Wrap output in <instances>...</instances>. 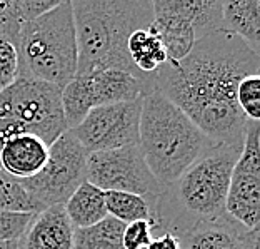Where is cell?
Instances as JSON below:
<instances>
[{"label":"cell","mask_w":260,"mask_h":249,"mask_svg":"<svg viewBox=\"0 0 260 249\" xmlns=\"http://www.w3.org/2000/svg\"><path fill=\"white\" fill-rule=\"evenodd\" d=\"M105 207L110 217L123 224L135 221H149L153 226L152 203L145 198L130 192L107 191L105 192Z\"/></svg>","instance_id":"obj_21"},{"label":"cell","mask_w":260,"mask_h":249,"mask_svg":"<svg viewBox=\"0 0 260 249\" xmlns=\"http://www.w3.org/2000/svg\"><path fill=\"white\" fill-rule=\"evenodd\" d=\"M60 0H0V37L15 45L27 22L55 9Z\"/></svg>","instance_id":"obj_18"},{"label":"cell","mask_w":260,"mask_h":249,"mask_svg":"<svg viewBox=\"0 0 260 249\" xmlns=\"http://www.w3.org/2000/svg\"><path fill=\"white\" fill-rule=\"evenodd\" d=\"M87 157L88 152L70 130L49 146V159L44 169L30 179L19 181L39 212L67 203L75 189L85 181Z\"/></svg>","instance_id":"obj_8"},{"label":"cell","mask_w":260,"mask_h":249,"mask_svg":"<svg viewBox=\"0 0 260 249\" xmlns=\"http://www.w3.org/2000/svg\"><path fill=\"white\" fill-rule=\"evenodd\" d=\"M222 27L242 39L250 49L260 52V0H223Z\"/></svg>","instance_id":"obj_16"},{"label":"cell","mask_w":260,"mask_h":249,"mask_svg":"<svg viewBox=\"0 0 260 249\" xmlns=\"http://www.w3.org/2000/svg\"><path fill=\"white\" fill-rule=\"evenodd\" d=\"M0 117L14 121L47 146L67 132L62 89L35 79H15L0 91Z\"/></svg>","instance_id":"obj_6"},{"label":"cell","mask_w":260,"mask_h":249,"mask_svg":"<svg viewBox=\"0 0 260 249\" xmlns=\"http://www.w3.org/2000/svg\"><path fill=\"white\" fill-rule=\"evenodd\" d=\"M17 79H35L63 89L77 74V39L72 4L27 22L15 42Z\"/></svg>","instance_id":"obj_5"},{"label":"cell","mask_w":260,"mask_h":249,"mask_svg":"<svg viewBox=\"0 0 260 249\" xmlns=\"http://www.w3.org/2000/svg\"><path fill=\"white\" fill-rule=\"evenodd\" d=\"M85 181L104 192L137 194L150 203L164 191V186L150 173L139 144L88 154Z\"/></svg>","instance_id":"obj_9"},{"label":"cell","mask_w":260,"mask_h":249,"mask_svg":"<svg viewBox=\"0 0 260 249\" xmlns=\"http://www.w3.org/2000/svg\"><path fill=\"white\" fill-rule=\"evenodd\" d=\"M74 226L63 204L37 212L23 234L15 241L17 249H74Z\"/></svg>","instance_id":"obj_14"},{"label":"cell","mask_w":260,"mask_h":249,"mask_svg":"<svg viewBox=\"0 0 260 249\" xmlns=\"http://www.w3.org/2000/svg\"><path fill=\"white\" fill-rule=\"evenodd\" d=\"M209 139L174 102L152 91L142 97L139 147L153 177L165 187L214 149Z\"/></svg>","instance_id":"obj_4"},{"label":"cell","mask_w":260,"mask_h":249,"mask_svg":"<svg viewBox=\"0 0 260 249\" xmlns=\"http://www.w3.org/2000/svg\"><path fill=\"white\" fill-rule=\"evenodd\" d=\"M63 209L74 229L90 228L109 216L105 207V192L87 181L75 189L63 204Z\"/></svg>","instance_id":"obj_17"},{"label":"cell","mask_w":260,"mask_h":249,"mask_svg":"<svg viewBox=\"0 0 260 249\" xmlns=\"http://www.w3.org/2000/svg\"><path fill=\"white\" fill-rule=\"evenodd\" d=\"M17 79V50L7 39L0 37V91Z\"/></svg>","instance_id":"obj_26"},{"label":"cell","mask_w":260,"mask_h":249,"mask_svg":"<svg viewBox=\"0 0 260 249\" xmlns=\"http://www.w3.org/2000/svg\"><path fill=\"white\" fill-rule=\"evenodd\" d=\"M125 224L107 216L90 228L74 231V249H123Z\"/></svg>","instance_id":"obj_20"},{"label":"cell","mask_w":260,"mask_h":249,"mask_svg":"<svg viewBox=\"0 0 260 249\" xmlns=\"http://www.w3.org/2000/svg\"><path fill=\"white\" fill-rule=\"evenodd\" d=\"M49 146L34 134L20 132L10 137L0 151V171L17 181L30 179L44 169Z\"/></svg>","instance_id":"obj_15"},{"label":"cell","mask_w":260,"mask_h":249,"mask_svg":"<svg viewBox=\"0 0 260 249\" xmlns=\"http://www.w3.org/2000/svg\"><path fill=\"white\" fill-rule=\"evenodd\" d=\"M0 249H17L15 242H0Z\"/></svg>","instance_id":"obj_29"},{"label":"cell","mask_w":260,"mask_h":249,"mask_svg":"<svg viewBox=\"0 0 260 249\" xmlns=\"http://www.w3.org/2000/svg\"><path fill=\"white\" fill-rule=\"evenodd\" d=\"M20 132H27V130L23 129L20 124H17L14 121H9V119H2V117H0V151H2L5 142H7L10 137H14V135L20 134Z\"/></svg>","instance_id":"obj_28"},{"label":"cell","mask_w":260,"mask_h":249,"mask_svg":"<svg viewBox=\"0 0 260 249\" xmlns=\"http://www.w3.org/2000/svg\"><path fill=\"white\" fill-rule=\"evenodd\" d=\"M140 112L142 99L102 105L92 109L70 132L88 154L135 146L139 144Z\"/></svg>","instance_id":"obj_10"},{"label":"cell","mask_w":260,"mask_h":249,"mask_svg":"<svg viewBox=\"0 0 260 249\" xmlns=\"http://www.w3.org/2000/svg\"><path fill=\"white\" fill-rule=\"evenodd\" d=\"M237 104L249 121H260V75H247L237 87Z\"/></svg>","instance_id":"obj_23"},{"label":"cell","mask_w":260,"mask_h":249,"mask_svg":"<svg viewBox=\"0 0 260 249\" xmlns=\"http://www.w3.org/2000/svg\"><path fill=\"white\" fill-rule=\"evenodd\" d=\"M152 91L149 82L122 70L107 69L75 75L62 89V109L67 129L79 126L92 109L137 100Z\"/></svg>","instance_id":"obj_7"},{"label":"cell","mask_w":260,"mask_h":249,"mask_svg":"<svg viewBox=\"0 0 260 249\" xmlns=\"http://www.w3.org/2000/svg\"><path fill=\"white\" fill-rule=\"evenodd\" d=\"M127 52L134 67L147 80H152V75L169 62L160 39L152 29H140L130 35Z\"/></svg>","instance_id":"obj_19"},{"label":"cell","mask_w":260,"mask_h":249,"mask_svg":"<svg viewBox=\"0 0 260 249\" xmlns=\"http://www.w3.org/2000/svg\"><path fill=\"white\" fill-rule=\"evenodd\" d=\"M72 14L77 39V74L93 70H122L140 80L127 52V40L135 31L150 29V0H74Z\"/></svg>","instance_id":"obj_3"},{"label":"cell","mask_w":260,"mask_h":249,"mask_svg":"<svg viewBox=\"0 0 260 249\" xmlns=\"http://www.w3.org/2000/svg\"><path fill=\"white\" fill-rule=\"evenodd\" d=\"M225 212L247 229L260 223V142L258 122L249 121L244 146L235 162L225 201Z\"/></svg>","instance_id":"obj_11"},{"label":"cell","mask_w":260,"mask_h":249,"mask_svg":"<svg viewBox=\"0 0 260 249\" xmlns=\"http://www.w3.org/2000/svg\"><path fill=\"white\" fill-rule=\"evenodd\" d=\"M152 9L150 29L160 39L169 62L182 61L197 42L192 22L182 9V0H153Z\"/></svg>","instance_id":"obj_12"},{"label":"cell","mask_w":260,"mask_h":249,"mask_svg":"<svg viewBox=\"0 0 260 249\" xmlns=\"http://www.w3.org/2000/svg\"><path fill=\"white\" fill-rule=\"evenodd\" d=\"M35 214L0 211V242H15L27 229Z\"/></svg>","instance_id":"obj_24"},{"label":"cell","mask_w":260,"mask_h":249,"mask_svg":"<svg viewBox=\"0 0 260 249\" xmlns=\"http://www.w3.org/2000/svg\"><path fill=\"white\" fill-rule=\"evenodd\" d=\"M258 70V54L220 31L199 39L182 61L162 65L152 82L153 91L174 102L215 144L242 146L249 119L237 104V87Z\"/></svg>","instance_id":"obj_1"},{"label":"cell","mask_w":260,"mask_h":249,"mask_svg":"<svg viewBox=\"0 0 260 249\" xmlns=\"http://www.w3.org/2000/svg\"><path fill=\"white\" fill-rule=\"evenodd\" d=\"M180 244L182 249H260V239L258 229H247L225 214L195 226Z\"/></svg>","instance_id":"obj_13"},{"label":"cell","mask_w":260,"mask_h":249,"mask_svg":"<svg viewBox=\"0 0 260 249\" xmlns=\"http://www.w3.org/2000/svg\"><path fill=\"white\" fill-rule=\"evenodd\" d=\"M242 146H215L179 179L164 187L152 203L153 236L170 233L180 241L199 224L217 221L227 214L230 174Z\"/></svg>","instance_id":"obj_2"},{"label":"cell","mask_w":260,"mask_h":249,"mask_svg":"<svg viewBox=\"0 0 260 249\" xmlns=\"http://www.w3.org/2000/svg\"><path fill=\"white\" fill-rule=\"evenodd\" d=\"M147 249H182V244L177 236L170 233H160L153 236V239L147 246Z\"/></svg>","instance_id":"obj_27"},{"label":"cell","mask_w":260,"mask_h":249,"mask_svg":"<svg viewBox=\"0 0 260 249\" xmlns=\"http://www.w3.org/2000/svg\"><path fill=\"white\" fill-rule=\"evenodd\" d=\"M0 211L32 212V214L39 212L37 206L20 186V182L2 171H0Z\"/></svg>","instance_id":"obj_22"},{"label":"cell","mask_w":260,"mask_h":249,"mask_svg":"<svg viewBox=\"0 0 260 249\" xmlns=\"http://www.w3.org/2000/svg\"><path fill=\"white\" fill-rule=\"evenodd\" d=\"M153 239V226L149 221H135L125 224L122 236L123 249H147Z\"/></svg>","instance_id":"obj_25"}]
</instances>
